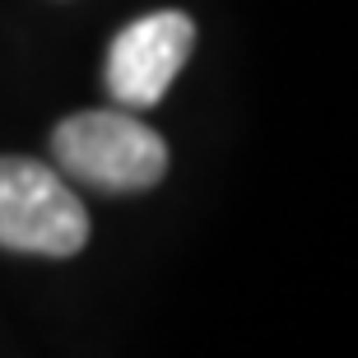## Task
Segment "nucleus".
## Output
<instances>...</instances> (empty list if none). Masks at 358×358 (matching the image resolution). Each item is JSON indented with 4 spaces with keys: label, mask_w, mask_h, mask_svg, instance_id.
Listing matches in <instances>:
<instances>
[{
    "label": "nucleus",
    "mask_w": 358,
    "mask_h": 358,
    "mask_svg": "<svg viewBox=\"0 0 358 358\" xmlns=\"http://www.w3.org/2000/svg\"><path fill=\"white\" fill-rule=\"evenodd\" d=\"M56 168L80 186L131 196L168 177V145L131 112H75L52 131Z\"/></svg>",
    "instance_id": "obj_1"
},
{
    "label": "nucleus",
    "mask_w": 358,
    "mask_h": 358,
    "mask_svg": "<svg viewBox=\"0 0 358 358\" xmlns=\"http://www.w3.org/2000/svg\"><path fill=\"white\" fill-rule=\"evenodd\" d=\"M89 214L70 191V177L38 159H0V247L24 256H66L84 252Z\"/></svg>",
    "instance_id": "obj_2"
},
{
    "label": "nucleus",
    "mask_w": 358,
    "mask_h": 358,
    "mask_svg": "<svg viewBox=\"0 0 358 358\" xmlns=\"http://www.w3.org/2000/svg\"><path fill=\"white\" fill-rule=\"evenodd\" d=\"M196 42V24L177 10H159L121 28L112 52H107V89L121 107L145 112L168 93L177 70L186 66Z\"/></svg>",
    "instance_id": "obj_3"
}]
</instances>
